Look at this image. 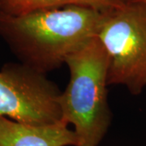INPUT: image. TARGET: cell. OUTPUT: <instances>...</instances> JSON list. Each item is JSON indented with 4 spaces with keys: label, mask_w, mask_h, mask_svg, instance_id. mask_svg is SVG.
Masks as SVG:
<instances>
[{
    "label": "cell",
    "mask_w": 146,
    "mask_h": 146,
    "mask_svg": "<svg viewBox=\"0 0 146 146\" xmlns=\"http://www.w3.org/2000/svg\"><path fill=\"white\" fill-rule=\"evenodd\" d=\"M97 37L108 58V84L133 95L146 88V3L128 0L103 12Z\"/></svg>",
    "instance_id": "3957f363"
},
{
    "label": "cell",
    "mask_w": 146,
    "mask_h": 146,
    "mask_svg": "<svg viewBox=\"0 0 146 146\" xmlns=\"http://www.w3.org/2000/svg\"><path fill=\"white\" fill-rule=\"evenodd\" d=\"M144 1H145V3H146V0H144Z\"/></svg>",
    "instance_id": "52a82bcc"
},
{
    "label": "cell",
    "mask_w": 146,
    "mask_h": 146,
    "mask_svg": "<svg viewBox=\"0 0 146 146\" xmlns=\"http://www.w3.org/2000/svg\"><path fill=\"white\" fill-rule=\"evenodd\" d=\"M128 0H0V13L21 15L32 11L61 7L66 6H80L107 11L118 8Z\"/></svg>",
    "instance_id": "8992f818"
},
{
    "label": "cell",
    "mask_w": 146,
    "mask_h": 146,
    "mask_svg": "<svg viewBox=\"0 0 146 146\" xmlns=\"http://www.w3.org/2000/svg\"><path fill=\"white\" fill-rule=\"evenodd\" d=\"M77 146L74 131L63 122L32 126L0 116V146Z\"/></svg>",
    "instance_id": "5b68a950"
},
{
    "label": "cell",
    "mask_w": 146,
    "mask_h": 146,
    "mask_svg": "<svg viewBox=\"0 0 146 146\" xmlns=\"http://www.w3.org/2000/svg\"><path fill=\"white\" fill-rule=\"evenodd\" d=\"M70 79L61 93L62 122L72 124L77 146H98L108 130V58L97 36L68 55Z\"/></svg>",
    "instance_id": "7a4b0ae2"
},
{
    "label": "cell",
    "mask_w": 146,
    "mask_h": 146,
    "mask_svg": "<svg viewBox=\"0 0 146 146\" xmlns=\"http://www.w3.org/2000/svg\"><path fill=\"white\" fill-rule=\"evenodd\" d=\"M103 12L87 7L66 6L21 15L0 13V35L25 65L46 74L97 36Z\"/></svg>",
    "instance_id": "6da1fadb"
},
{
    "label": "cell",
    "mask_w": 146,
    "mask_h": 146,
    "mask_svg": "<svg viewBox=\"0 0 146 146\" xmlns=\"http://www.w3.org/2000/svg\"><path fill=\"white\" fill-rule=\"evenodd\" d=\"M61 91L26 65L7 66L0 71V116L32 126L62 122Z\"/></svg>",
    "instance_id": "277c9868"
}]
</instances>
